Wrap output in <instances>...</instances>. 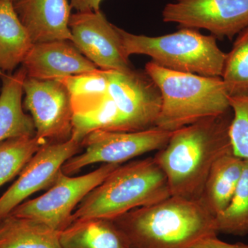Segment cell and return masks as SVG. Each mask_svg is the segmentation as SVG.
<instances>
[{
  "label": "cell",
  "mask_w": 248,
  "mask_h": 248,
  "mask_svg": "<svg viewBox=\"0 0 248 248\" xmlns=\"http://www.w3.org/2000/svg\"><path fill=\"white\" fill-rule=\"evenodd\" d=\"M231 109L172 132L166 146L154 158L164 171L171 195L200 200L213 165L232 154Z\"/></svg>",
  "instance_id": "1"
},
{
  "label": "cell",
  "mask_w": 248,
  "mask_h": 248,
  "mask_svg": "<svg viewBox=\"0 0 248 248\" xmlns=\"http://www.w3.org/2000/svg\"><path fill=\"white\" fill-rule=\"evenodd\" d=\"M113 221L130 248H192L218 234L215 216L202 200L175 196Z\"/></svg>",
  "instance_id": "2"
},
{
  "label": "cell",
  "mask_w": 248,
  "mask_h": 248,
  "mask_svg": "<svg viewBox=\"0 0 248 248\" xmlns=\"http://www.w3.org/2000/svg\"><path fill=\"white\" fill-rule=\"evenodd\" d=\"M164 171L153 157L120 165L81 201L73 222L91 218L114 220L134 209L170 197Z\"/></svg>",
  "instance_id": "3"
},
{
  "label": "cell",
  "mask_w": 248,
  "mask_h": 248,
  "mask_svg": "<svg viewBox=\"0 0 248 248\" xmlns=\"http://www.w3.org/2000/svg\"><path fill=\"white\" fill-rule=\"evenodd\" d=\"M145 71L161 93L156 128L173 132L231 109L221 77L174 71L152 61L146 63Z\"/></svg>",
  "instance_id": "4"
},
{
  "label": "cell",
  "mask_w": 248,
  "mask_h": 248,
  "mask_svg": "<svg viewBox=\"0 0 248 248\" xmlns=\"http://www.w3.org/2000/svg\"><path fill=\"white\" fill-rule=\"evenodd\" d=\"M118 31L128 57L147 55L156 64L172 71L221 78L226 53L213 35L188 28L158 37L135 35L119 27Z\"/></svg>",
  "instance_id": "5"
},
{
  "label": "cell",
  "mask_w": 248,
  "mask_h": 248,
  "mask_svg": "<svg viewBox=\"0 0 248 248\" xmlns=\"http://www.w3.org/2000/svg\"><path fill=\"white\" fill-rule=\"evenodd\" d=\"M120 165L102 164L79 177L67 175L61 170L46 192L23 202L10 215L35 220L61 232L71 224L72 215L81 201Z\"/></svg>",
  "instance_id": "6"
},
{
  "label": "cell",
  "mask_w": 248,
  "mask_h": 248,
  "mask_svg": "<svg viewBox=\"0 0 248 248\" xmlns=\"http://www.w3.org/2000/svg\"><path fill=\"white\" fill-rule=\"evenodd\" d=\"M172 133L156 127L138 132L94 130L81 142L82 152L68 159L62 171L71 176L90 165L122 164L162 149Z\"/></svg>",
  "instance_id": "7"
},
{
  "label": "cell",
  "mask_w": 248,
  "mask_h": 248,
  "mask_svg": "<svg viewBox=\"0 0 248 248\" xmlns=\"http://www.w3.org/2000/svg\"><path fill=\"white\" fill-rule=\"evenodd\" d=\"M108 94L116 120L112 131L138 132L154 128L161 105L159 89L146 71H107Z\"/></svg>",
  "instance_id": "8"
},
{
  "label": "cell",
  "mask_w": 248,
  "mask_h": 248,
  "mask_svg": "<svg viewBox=\"0 0 248 248\" xmlns=\"http://www.w3.org/2000/svg\"><path fill=\"white\" fill-rule=\"evenodd\" d=\"M161 15L164 22L231 40L248 27V0H176L166 5Z\"/></svg>",
  "instance_id": "9"
},
{
  "label": "cell",
  "mask_w": 248,
  "mask_h": 248,
  "mask_svg": "<svg viewBox=\"0 0 248 248\" xmlns=\"http://www.w3.org/2000/svg\"><path fill=\"white\" fill-rule=\"evenodd\" d=\"M24 108L30 112L36 136L48 143L70 140L73 133L71 98L60 80L26 78L23 85Z\"/></svg>",
  "instance_id": "10"
},
{
  "label": "cell",
  "mask_w": 248,
  "mask_h": 248,
  "mask_svg": "<svg viewBox=\"0 0 248 248\" xmlns=\"http://www.w3.org/2000/svg\"><path fill=\"white\" fill-rule=\"evenodd\" d=\"M69 29L72 43L99 69L122 73L135 69L125 53L118 27L111 24L101 10L72 14Z\"/></svg>",
  "instance_id": "11"
},
{
  "label": "cell",
  "mask_w": 248,
  "mask_h": 248,
  "mask_svg": "<svg viewBox=\"0 0 248 248\" xmlns=\"http://www.w3.org/2000/svg\"><path fill=\"white\" fill-rule=\"evenodd\" d=\"M82 151L81 142L71 138L60 143H47L19 173L13 185L0 197V221L38 191L48 189L63 164Z\"/></svg>",
  "instance_id": "12"
},
{
  "label": "cell",
  "mask_w": 248,
  "mask_h": 248,
  "mask_svg": "<svg viewBox=\"0 0 248 248\" xmlns=\"http://www.w3.org/2000/svg\"><path fill=\"white\" fill-rule=\"evenodd\" d=\"M22 66L27 78L40 80L60 79L99 69L66 40L33 44Z\"/></svg>",
  "instance_id": "13"
},
{
  "label": "cell",
  "mask_w": 248,
  "mask_h": 248,
  "mask_svg": "<svg viewBox=\"0 0 248 248\" xmlns=\"http://www.w3.org/2000/svg\"><path fill=\"white\" fill-rule=\"evenodd\" d=\"M14 5L32 43L73 40L68 0H18Z\"/></svg>",
  "instance_id": "14"
},
{
  "label": "cell",
  "mask_w": 248,
  "mask_h": 248,
  "mask_svg": "<svg viewBox=\"0 0 248 248\" xmlns=\"http://www.w3.org/2000/svg\"><path fill=\"white\" fill-rule=\"evenodd\" d=\"M27 77L22 66L13 73L0 72V142L36 135L33 120L24 112L22 104L23 85Z\"/></svg>",
  "instance_id": "15"
},
{
  "label": "cell",
  "mask_w": 248,
  "mask_h": 248,
  "mask_svg": "<svg viewBox=\"0 0 248 248\" xmlns=\"http://www.w3.org/2000/svg\"><path fill=\"white\" fill-rule=\"evenodd\" d=\"M32 43L11 0H0V72L13 73L22 66Z\"/></svg>",
  "instance_id": "16"
},
{
  "label": "cell",
  "mask_w": 248,
  "mask_h": 248,
  "mask_svg": "<svg viewBox=\"0 0 248 248\" xmlns=\"http://www.w3.org/2000/svg\"><path fill=\"white\" fill-rule=\"evenodd\" d=\"M244 161L233 153L224 155L209 173L200 200L215 217L229 205L241 179Z\"/></svg>",
  "instance_id": "17"
},
{
  "label": "cell",
  "mask_w": 248,
  "mask_h": 248,
  "mask_svg": "<svg viewBox=\"0 0 248 248\" xmlns=\"http://www.w3.org/2000/svg\"><path fill=\"white\" fill-rule=\"evenodd\" d=\"M60 239L62 248H130L113 220L105 218L73 222Z\"/></svg>",
  "instance_id": "18"
},
{
  "label": "cell",
  "mask_w": 248,
  "mask_h": 248,
  "mask_svg": "<svg viewBox=\"0 0 248 248\" xmlns=\"http://www.w3.org/2000/svg\"><path fill=\"white\" fill-rule=\"evenodd\" d=\"M60 234L40 222L10 215L0 221V248H62Z\"/></svg>",
  "instance_id": "19"
},
{
  "label": "cell",
  "mask_w": 248,
  "mask_h": 248,
  "mask_svg": "<svg viewBox=\"0 0 248 248\" xmlns=\"http://www.w3.org/2000/svg\"><path fill=\"white\" fill-rule=\"evenodd\" d=\"M68 90L73 117L95 110L108 96L107 71L97 70L60 79Z\"/></svg>",
  "instance_id": "20"
},
{
  "label": "cell",
  "mask_w": 248,
  "mask_h": 248,
  "mask_svg": "<svg viewBox=\"0 0 248 248\" xmlns=\"http://www.w3.org/2000/svg\"><path fill=\"white\" fill-rule=\"evenodd\" d=\"M47 143L36 135L17 137L0 142V187L19 174Z\"/></svg>",
  "instance_id": "21"
},
{
  "label": "cell",
  "mask_w": 248,
  "mask_h": 248,
  "mask_svg": "<svg viewBox=\"0 0 248 248\" xmlns=\"http://www.w3.org/2000/svg\"><path fill=\"white\" fill-rule=\"evenodd\" d=\"M221 78L230 97L248 96V27L238 34L226 53Z\"/></svg>",
  "instance_id": "22"
},
{
  "label": "cell",
  "mask_w": 248,
  "mask_h": 248,
  "mask_svg": "<svg viewBox=\"0 0 248 248\" xmlns=\"http://www.w3.org/2000/svg\"><path fill=\"white\" fill-rule=\"evenodd\" d=\"M217 231L244 236L248 234V160L229 205L215 217Z\"/></svg>",
  "instance_id": "23"
},
{
  "label": "cell",
  "mask_w": 248,
  "mask_h": 248,
  "mask_svg": "<svg viewBox=\"0 0 248 248\" xmlns=\"http://www.w3.org/2000/svg\"><path fill=\"white\" fill-rule=\"evenodd\" d=\"M232 119L230 138L233 154L248 160V96L230 97Z\"/></svg>",
  "instance_id": "24"
},
{
  "label": "cell",
  "mask_w": 248,
  "mask_h": 248,
  "mask_svg": "<svg viewBox=\"0 0 248 248\" xmlns=\"http://www.w3.org/2000/svg\"><path fill=\"white\" fill-rule=\"evenodd\" d=\"M192 248H248V244L240 242L230 244L214 236L202 240Z\"/></svg>",
  "instance_id": "25"
},
{
  "label": "cell",
  "mask_w": 248,
  "mask_h": 248,
  "mask_svg": "<svg viewBox=\"0 0 248 248\" xmlns=\"http://www.w3.org/2000/svg\"><path fill=\"white\" fill-rule=\"evenodd\" d=\"M72 9L77 12L97 11L100 10L103 0H70Z\"/></svg>",
  "instance_id": "26"
},
{
  "label": "cell",
  "mask_w": 248,
  "mask_h": 248,
  "mask_svg": "<svg viewBox=\"0 0 248 248\" xmlns=\"http://www.w3.org/2000/svg\"><path fill=\"white\" fill-rule=\"evenodd\" d=\"M11 1H12V2L14 4V3L17 2L18 0H11Z\"/></svg>",
  "instance_id": "27"
},
{
  "label": "cell",
  "mask_w": 248,
  "mask_h": 248,
  "mask_svg": "<svg viewBox=\"0 0 248 248\" xmlns=\"http://www.w3.org/2000/svg\"><path fill=\"white\" fill-rule=\"evenodd\" d=\"M0 93H1V88H0Z\"/></svg>",
  "instance_id": "28"
}]
</instances>
